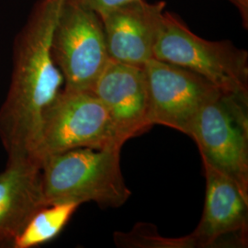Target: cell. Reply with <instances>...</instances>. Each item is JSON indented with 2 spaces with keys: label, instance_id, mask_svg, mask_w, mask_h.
I'll list each match as a JSON object with an SVG mask.
<instances>
[{
  "label": "cell",
  "instance_id": "cell-7",
  "mask_svg": "<svg viewBox=\"0 0 248 248\" xmlns=\"http://www.w3.org/2000/svg\"><path fill=\"white\" fill-rule=\"evenodd\" d=\"M150 102V119L188 136L201 108L220 91L202 77L155 58L143 65Z\"/></svg>",
  "mask_w": 248,
  "mask_h": 248
},
{
  "label": "cell",
  "instance_id": "cell-8",
  "mask_svg": "<svg viewBox=\"0 0 248 248\" xmlns=\"http://www.w3.org/2000/svg\"><path fill=\"white\" fill-rule=\"evenodd\" d=\"M206 177L203 213L189 234L196 248L245 247L248 244V194L238 184L202 161Z\"/></svg>",
  "mask_w": 248,
  "mask_h": 248
},
{
  "label": "cell",
  "instance_id": "cell-10",
  "mask_svg": "<svg viewBox=\"0 0 248 248\" xmlns=\"http://www.w3.org/2000/svg\"><path fill=\"white\" fill-rule=\"evenodd\" d=\"M166 3L136 0L98 14L111 60L143 66L154 58Z\"/></svg>",
  "mask_w": 248,
  "mask_h": 248
},
{
  "label": "cell",
  "instance_id": "cell-6",
  "mask_svg": "<svg viewBox=\"0 0 248 248\" xmlns=\"http://www.w3.org/2000/svg\"><path fill=\"white\" fill-rule=\"evenodd\" d=\"M52 53L63 89L91 90L110 60L98 14L79 0H66L54 30Z\"/></svg>",
  "mask_w": 248,
  "mask_h": 248
},
{
  "label": "cell",
  "instance_id": "cell-13",
  "mask_svg": "<svg viewBox=\"0 0 248 248\" xmlns=\"http://www.w3.org/2000/svg\"><path fill=\"white\" fill-rule=\"evenodd\" d=\"M140 228L133 229L132 232L115 233V242L119 247L125 248H196L195 243L190 235L181 238H163L156 233L155 231L144 229L140 224Z\"/></svg>",
  "mask_w": 248,
  "mask_h": 248
},
{
  "label": "cell",
  "instance_id": "cell-2",
  "mask_svg": "<svg viewBox=\"0 0 248 248\" xmlns=\"http://www.w3.org/2000/svg\"><path fill=\"white\" fill-rule=\"evenodd\" d=\"M121 150L77 148L42 160L45 205L94 202L103 209L122 207L132 191L122 173Z\"/></svg>",
  "mask_w": 248,
  "mask_h": 248
},
{
  "label": "cell",
  "instance_id": "cell-12",
  "mask_svg": "<svg viewBox=\"0 0 248 248\" xmlns=\"http://www.w3.org/2000/svg\"><path fill=\"white\" fill-rule=\"evenodd\" d=\"M79 204H52L40 209L15 238L12 248H32L57 237L70 221Z\"/></svg>",
  "mask_w": 248,
  "mask_h": 248
},
{
  "label": "cell",
  "instance_id": "cell-4",
  "mask_svg": "<svg viewBox=\"0 0 248 248\" xmlns=\"http://www.w3.org/2000/svg\"><path fill=\"white\" fill-rule=\"evenodd\" d=\"M102 101L91 90L62 89L45 108L31 157L77 148L123 147Z\"/></svg>",
  "mask_w": 248,
  "mask_h": 248
},
{
  "label": "cell",
  "instance_id": "cell-14",
  "mask_svg": "<svg viewBox=\"0 0 248 248\" xmlns=\"http://www.w3.org/2000/svg\"><path fill=\"white\" fill-rule=\"evenodd\" d=\"M80 2L87 8L100 14L108 9H114L116 7L124 4L136 1V0H79Z\"/></svg>",
  "mask_w": 248,
  "mask_h": 248
},
{
  "label": "cell",
  "instance_id": "cell-11",
  "mask_svg": "<svg viewBox=\"0 0 248 248\" xmlns=\"http://www.w3.org/2000/svg\"><path fill=\"white\" fill-rule=\"evenodd\" d=\"M45 206L41 163L32 157L7 161L0 173V248H12L27 222Z\"/></svg>",
  "mask_w": 248,
  "mask_h": 248
},
{
  "label": "cell",
  "instance_id": "cell-9",
  "mask_svg": "<svg viewBox=\"0 0 248 248\" xmlns=\"http://www.w3.org/2000/svg\"><path fill=\"white\" fill-rule=\"evenodd\" d=\"M91 91L106 107L116 134L124 144L153 126L143 66L110 59Z\"/></svg>",
  "mask_w": 248,
  "mask_h": 248
},
{
  "label": "cell",
  "instance_id": "cell-1",
  "mask_svg": "<svg viewBox=\"0 0 248 248\" xmlns=\"http://www.w3.org/2000/svg\"><path fill=\"white\" fill-rule=\"evenodd\" d=\"M65 1L39 0L14 40L10 85L0 107V140L8 161L31 157L43 113L62 90L52 45Z\"/></svg>",
  "mask_w": 248,
  "mask_h": 248
},
{
  "label": "cell",
  "instance_id": "cell-15",
  "mask_svg": "<svg viewBox=\"0 0 248 248\" xmlns=\"http://www.w3.org/2000/svg\"><path fill=\"white\" fill-rule=\"evenodd\" d=\"M232 2L238 9L242 15L243 20L246 24H248V0H230Z\"/></svg>",
  "mask_w": 248,
  "mask_h": 248
},
{
  "label": "cell",
  "instance_id": "cell-5",
  "mask_svg": "<svg viewBox=\"0 0 248 248\" xmlns=\"http://www.w3.org/2000/svg\"><path fill=\"white\" fill-rule=\"evenodd\" d=\"M248 98L219 92L201 108L188 136L202 160L248 194Z\"/></svg>",
  "mask_w": 248,
  "mask_h": 248
},
{
  "label": "cell",
  "instance_id": "cell-3",
  "mask_svg": "<svg viewBox=\"0 0 248 248\" xmlns=\"http://www.w3.org/2000/svg\"><path fill=\"white\" fill-rule=\"evenodd\" d=\"M154 58L194 72L220 91L248 98V53L229 41L212 42L165 12Z\"/></svg>",
  "mask_w": 248,
  "mask_h": 248
}]
</instances>
